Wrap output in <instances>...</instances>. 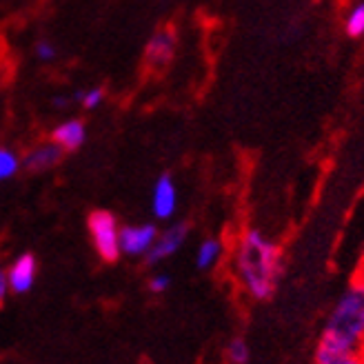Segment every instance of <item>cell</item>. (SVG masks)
<instances>
[{"instance_id":"cell-3","label":"cell","mask_w":364,"mask_h":364,"mask_svg":"<svg viewBox=\"0 0 364 364\" xmlns=\"http://www.w3.org/2000/svg\"><path fill=\"white\" fill-rule=\"evenodd\" d=\"M87 229H89V238L94 245L96 253L107 260V262H116L122 253H120V225L116 220L114 213L109 211H94L87 218Z\"/></svg>"},{"instance_id":"cell-12","label":"cell","mask_w":364,"mask_h":364,"mask_svg":"<svg viewBox=\"0 0 364 364\" xmlns=\"http://www.w3.org/2000/svg\"><path fill=\"white\" fill-rule=\"evenodd\" d=\"M344 31L351 38H362L364 36V0H355L344 16Z\"/></svg>"},{"instance_id":"cell-4","label":"cell","mask_w":364,"mask_h":364,"mask_svg":"<svg viewBox=\"0 0 364 364\" xmlns=\"http://www.w3.org/2000/svg\"><path fill=\"white\" fill-rule=\"evenodd\" d=\"M158 233H160L158 227L151 223L120 227V253L122 256H129V258L147 256L158 238Z\"/></svg>"},{"instance_id":"cell-20","label":"cell","mask_w":364,"mask_h":364,"mask_svg":"<svg viewBox=\"0 0 364 364\" xmlns=\"http://www.w3.org/2000/svg\"><path fill=\"white\" fill-rule=\"evenodd\" d=\"M69 100L67 98H53V105H56V107H65Z\"/></svg>"},{"instance_id":"cell-2","label":"cell","mask_w":364,"mask_h":364,"mask_svg":"<svg viewBox=\"0 0 364 364\" xmlns=\"http://www.w3.org/2000/svg\"><path fill=\"white\" fill-rule=\"evenodd\" d=\"M364 344V280L342 291L326 316L316 347V364H331L340 358L360 353Z\"/></svg>"},{"instance_id":"cell-18","label":"cell","mask_w":364,"mask_h":364,"mask_svg":"<svg viewBox=\"0 0 364 364\" xmlns=\"http://www.w3.org/2000/svg\"><path fill=\"white\" fill-rule=\"evenodd\" d=\"M7 294H9V280H7V269H3V267H0V304H3V302H5Z\"/></svg>"},{"instance_id":"cell-14","label":"cell","mask_w":364,"mask_h":364,"mask_svg":"<svg viewBox=\"0 0 364 364\" xmlns=\"http://www.w3.org/2000/svg\"><path fill=\"white\" fill-rule=\"evenodd\" d=\"M251 358V351H249V344L247 340L242 338H233L229 344H227V360L231 364H247Z\"/></svg>"},{"instance_id":"cell-7","label":"cell","mask_w":364,"mask_h":364,"mask_svg":"<svg viewBox=\"0 0 364 364\" xmlns=\"http://www.w3.org/2000/svg\"><path fill=\"white\" fill-rule=\"evenodd\" d=\"M151 211L158 220H169L178 211V187L171 176H160L151 191Z\"/></svg>"},{"instance_id":"cell-15","label":"cell","mask_w":364,"mask_h":364,"mask_svg":"<svg viewBox=\"0 0 364 364\" xmlns=\"http://www.w3.org/2000/svg\"><path fill=\"white\" fill-rule=\"evenodd\" d=\"M76 100L80 102L82 109H98L105 102V89L102 87L80 89L78 94H76Z\"/></svg>"},{"instance_id":"cell-5","label":"cell","mask_w":364,"mask_h":364,"mask_svg":"<svg viewBox=\"0 0 364 364\" xmlns=\"http://www.w3.org/2000/svg\"><path fill=\"white\" fill-rule=\"evenodd\" d=\"M187 235H189V227L185 223H178V225H171L167 227L165 231L158 233V238L151 247V251L147 253V262L149 264H158V262H165L169 260L171 256H176V253L185 247L187 242Z\"/></svg>"},{"instance_id":"cell-17","label":"cell","mask_w":364,"mask_h":364,"mask_svg":"<svg viewBox=\"0 0 364 364\" xmlns=\"http://www.w3.org/2000/svg\"><path fill=\"white\" fill-rule=\"evenodd\" d=\"M169 287H171V278L167 276V273H156V276H151V280H149V291L156 296L169 291Z\"/></svg>"},{"instance_id":"cell-13","label":"cell","mask_w":364,"mask_h":364,"mask_svg":"<svg viewBox=\"0 0 364 364\" xmlns=\"http://www.w3.org/2000/svg\"><path fill=\"white\" fill-rule=\"evenodd\" d=\"M23 169V158L9 147H0V182L14 178Z\"/></svg>"},{"instance_id":"cell-11","label":"cell","mask_w":364,"mask_h":364,"mask_svg":"<svg viewBox=\"0 0 364 364\" xmlns=\"http://www.w3.org/2000/svg\"><path fill=\"white\" fill-rule=\"evenodd\" d=\"M225 256V245L218 238H205L196 249V267L200 271H209Z\"/></svg>"},{"instance_id":"cell-8","label":"cell","mask_w":364,"mask_h":364,"mask_svg":"<svg viewBox=\"0 0 364 364\" xmlns=\"http://www.w3.org/2000/svg\"><path fill=\"white\" fill-rule=\"evenodd\" d=\"M36 276H38V262H36L31 253H23L7 269L9 291H14V294H27L36 284Z\"/></svg>"},{"instance_id":"cell-1","label":"cell","mask_w":364,"mask_h":364,"mask_svg":"<svg viewBox=\"0 0 364 364\" xmlns=\"http://www.w3.org/2000/svg\"><path fill=\"white\" fill-rule=\"evenodd\" d=\"M284 271L282 249L260 229H245L233 247V273L247 296L269 300L278 291Z\"/></svg>"},{"instance_id":"cell-19","label":"cell","mask_w":364,"mask_h":364,"mask_svg":"<svg viewBox=\"0 0 364 364\" xmlns=\"http://www.w3.org/2000/svg\"><path fill=\"white\" fill-rule=\"evenodd\" d=\"M331 364H364V358H360L358 353L355 355H347V358H340Z\"/></svg>"},{"instance_id":"cell-9","label":"cell","mask_w":364,"mask_h":364,"mask_svg":"<svg viewBox=\"0 0 364 364\" xmlns=\"http://www.w3.org/2000/svg\"><path fill=\"white\" fill-rule=\"evenodd\" d=\"M65 156V151L58 147L53 140L41 142L31 147L25 156H23V167L29 171H47L53 169L60 162V158Z\"/></svg>"},{"instance_id":"cell-6","label":"cell","mask_w":364,"mask_h":364,"mask_svg":"<svg viewBox=\"0 0 364 364\" xmlns=\"http://www.w3.org/2000/svg\"><path fill=\"white\" fill-rule=\"evenodd\" d=\"M176 47H178L176 31L169 27L158 29L149 38L147 49H144V60H147V65L154 69L167 67L171 63V58L176 56Z\"/></svg>"},{"instance_id":"cell-10","label":"cell","mask_w":364,"mask_h":364,"mask_svg":"<svg viewBox=\"0 0 364 364\" xmlns=\"http://www.w3.org/2000/svg\"><path fill=\"white\" fill-rule=\"evenodd\" d=\"M51 140L58 144V147L67 154V151H76L80 149L85 140H87V127L82 120L78 118H67L63 122H58L51 132Z\"/></svg>"},{"instance_id":"cell-16","label":"cell","mask_w":364,"mask_h":364,"mask_svg":"<svg viewBox=\"0 0 364 364\" xmlns=\"http://www.w3.org/2000/svg\"><path fill=\"white\" fill-rule=\"evenodd\" d=\"M33 53H36V58H38L41 63H51V60H56V56H58V47L53 45L51 41H38L33 47Z\"/></svg>"}]
</instances>
